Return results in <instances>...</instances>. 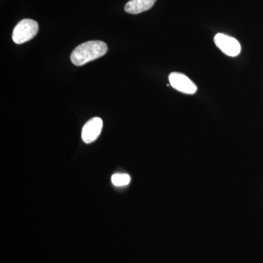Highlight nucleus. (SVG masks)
I'll return each mask as SVG.
<instances>
[{
  "instance_id": "obj_1",
  "label": "nucleus",
  "mask_w": 263,
  "mask_h": 263,
  "mask_svg": "<svg viewBox=\"0 0 263 263\" xmlns=\"http://www.w3.org/2000/svg\"><path fill=\"white\" fill-rule=\"evenodd\" d=\"M108 50V46L103 41H88L75 48L71 53L70 60L76 66H83L104 56Z\"/></svg>"
},
{
  "instance_id": "obj_2",
  "label": "nucleus",
  "mask_w": 263,
  "mask_h": 263,
  "mask_svg": "<svg viewBox=\"0 0 263 263\" xmlns=\"http://www.w3.org/2000/svg\"><path fill=\"white\" fill-rule=\"evenodd\" d=\"M39 30V25L32 19L26 18L19 22L13 29V41L16 44H23L35 37Z\"/></svg>"
},
{
  "instance_id": "obj_3",
  "label": "nucleus",
  "mask_w": 263,
  "mask_h": 263,
  "mask_svg": "<svg viewBox=\"0 0 263 263\" xmlns=\"http://www.w3.org/2000/svg\"><path fill=\"white\" fill-rule=\"evenodd\" d=\"M214 43L227 56L235 57L240 54L241 46L235 38L222 33H218L214 38Z\"/></svg>"
},
{
  "instance_id": "obj_4",
  "label": "nucleus",
  "mask_w": 263,
  "mask_h": 263,
  "mask_svg": "<svg viewBox=\"0 0 263 263\" xmlns=\"http://www.w3.org/2000/svg\"><path fill=\"white\" fill-rule=\"evenodd\" d=\"M170 85L174 89L186 95H194L197 91V86L193 81L181 72H174L170 74Z\"/></svg>"
},
{
  "instance_id": "obj_5",
  "label": "nucleus",
  "mask_w": 263,
  "mask_h": 263,
  "mask_svg": "<svg viewBox=\"0 0 263 263\" xmlns=\"http://www.w3.org/2000/svg\"><path fill=\"white\" fill-rule=\"evenodd\" d=\"M103 122L100 118L94 117L84 124L81 138L85 143H93L98 139L103 129Z\"/></svg>"
},
{
  "instance_id": "obj_6",
  "label": "nucleus",
  "mask_w": 263,
  "mask_h": 263,
  "mask_svg": "<svg viewBox=\"0 0 263 263\" xmlns=\"http://www.w3.org/2000/svg\"><path fill=\"white\" fill-rule=\"evenodd\" d=\"M156 0H129L125 5L124 10L130 14H139L151 9Z\"/></svg>"
},
{
  "instance_id": "obj_7",
  "label": "nucleus",
  "mask_w": 263,
  "mask_h": 263,
  "mask_svg": "<svg viewBox=\"0 0 263 263\" xmlns=\"http://www.w3.org/2000/svg\"><path fill=\"white\" fill-rule=\"evenodd\" d=\"M130 176L126 174H116L111 178L112 183L116 186H127L130 182Z\"/></svg>"
}]
</instances>
